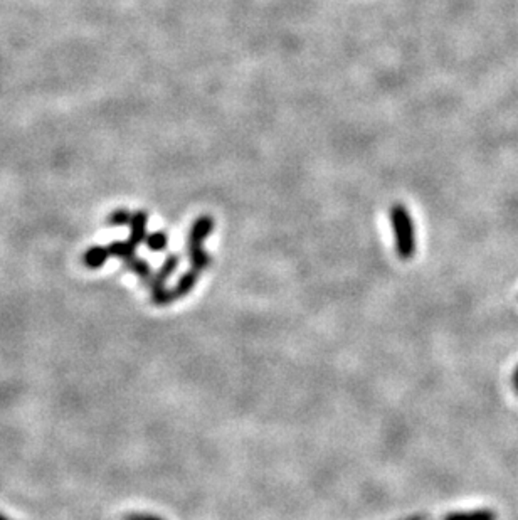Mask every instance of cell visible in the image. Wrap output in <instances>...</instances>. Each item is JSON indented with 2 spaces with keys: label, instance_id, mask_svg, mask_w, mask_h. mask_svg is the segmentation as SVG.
<instances>
[{
  "label": "cell",
  "instance_id": "cell-2",
  "mask_svg": "<svg viewBox=\"0 0 518 520\" xmlns=\"http://www.w3.org/2000/svg\"><path fill=\"white\" fill-rule=\"evenodd\" d=\"M214 231V219L210 216H200L193 221L191 233H189V259L192 270L202 271L210 265V256L204 249V241Z\"/></svg>",
  "mask_w": 518,
  "mask_h": 520
},
{
  "label": "cell",
  "instance_id": "cell-5",
  "mask_svg": "<svg viewBox=\"0 0 518 520\" xmlns=\"http://www.w3.org/2000/svg\"><path fill=\"white\" fill-rule=\"evenodd\" d=\"M146 221H149V216H146L145 211L133 212L132 222H130V241H132L135 246L145 242L146 236H149V234H146Z\"/></svg>",
  "mask_w": 518,
  "mask_h": 520
},
{
  "label": "cell",
  "instance_id": "cell-3",
  "mask_svg": "<svg viewBox=\"0 0 518 520\" xmlns=\"http://www.w3.org/2000/svg\"><path fill=\"white\" fill-rule=\"evenodd\" d=\"M199 273L200 271L197 270H189L180 276V280L177 282L174 288L168 290L167 287L163 288H157V290H151V301L158 307H163V305H170L174 303L175 300L184 299L191 293L193 288H196L197 282H199Z\"/></svg>",
  "mask_w": 518,
  "mask_h": 520
},
{
  "label": "cell",
  "instance_id": "cell-8",
  "mask_svg": "<svg viewBox=\"0 0 518 520\" xmlns=\"http://www.w3.org/2000/svg\"><path fill=\"white\" fill-rule=\"evenodd\" d=\"M135 246L132 241H115L111 242V245L108 246V251H109V256H113V258H118L121 259V261H128V259L135 258Z\"/></svg>",
  "mask_w": 518,
  "mask_h": 520
},
{
  "label": "cell",
  "instance_id": "cell-4",
  "mask_svg": "<svg viewBox=\"0 0 518 520\" xmlns=\"http://www.w3.org/2000/svg\"><path fill=\"white\" fill-rule=\"evenodd\" d=\"M177 266H179V256L168 254L165 258V261H163L162 266H160V270L149 280L151 290H157V288L165 287L168 276L174 273V271L177 270Z\"/></svg>",
  "mask_w": 518,
  "mask_h": 520
},
{
  "label": "cell",
  "instance_id": "cell-9",
  "mask_svg": "<svg viewBox=\"0 0 518 520\" xmlns=\"http://www.w3.org/2000/svg\"><path fill=\"white\" fill-rule=\"evenodd\" d=\"M125 266H126V270L132 271V273L137 275L140 280H150L151 278V276H150V273H151L150 265L145 261V259H140V258H137V256H135V258L128 259V261H125Z\"/></svg>",
  "mask_w": 518,
  "mask_h": 520
},
{
  "label": "cell",
  "instance_id": "cell-10",
  "mask_svg": "<svg viewBox=\"0 0 518 520\" xmlns=\"http://www.w3.org/2000/svg\"><path fill=\"white\" fill-rule=\"evenodd\" d=\"M145 245L149 249L155 251V253H160V251L167 249L168 246V236L163 231H155V233H151L146 236L145 239Z\"/></svg>",
  "mask_w": 518,
  "mask_h": 520
},
{
  "label": "cell",
  "instance_id": "cell-12",
  "mask_svg": "<svg viewBox=\"0 0 518 520\" xmlns=\"http://www.w3.org/2000/svg\"><path fill=\"white\" fill-rule=\"evenodd\" d=\"M123 520H163L158 515H151V514H130L126 515Z\"/></svg>",
  "mask_w": 518,
  "mask_h": 520
},
{
  "label": "cell",
  "instance_id": "cell-14",
  "mask_svg": "<svg viewBox=\"0 0 518 520\" xmlns=\"http://www.w3.org/2000/svg\"><path fill=\"white\" fill-rule=\"evenodd\" d=\"M0 520H12V519H8V517H6V515H4V514H0Z\"/></svg>",
  "mask_w": 518,
  "mask_h": 520
},
{
  "label": "cell",
  "instance_id": "cell-1",
  "mask_svg": "<svg viewBox=\"0 0 518 520\" xmlns=\"http://www.w3.org/2000/svg\"><path fill=\"white\" fill-rule=\"evenodd\" d=\"M389 216L395 238V251H397L399 258L404 261L412 259L416 253V233L409 211H407L406 205L394 204L390 207Z\"/></svg>",
  "mask_w": 518,
  "mask_h": 520
},
{
  "label": "cell",
  "instance_id": "cell-13",
  "mask_svg": "<svg viewBox=\"0 0 518 520\" xmlns=\"http://www.w3.org/2000/svg\"><path fill=\"white\" fill-rule=\"evenodd\" d=\"M513 385H515V389H517V391H518V366H517V369H515V371H513Z\"/></svg>",
  "mask_w": 518,
  "mask_h": 520
},
{
  "label": "cell",
  "instance_id": "cell-6",
  "mask_svg": "<svg viewBox=\"0 0 518 520\" xmlns=\"http://www.w3.org/2000/svg\"><path fill=\"white\" fill-rule=\"evenodd\" d=\"M108 258H109L108 247L93 246L83 254V263L84 266L90 268V270H98V268H101L107 263Z\"/></svg>",
  "mask_w": 518,
  "mask_h": 520
},
{
  "label": "cell",
  "instance_id": "cell-7",
  "mask_svg": "<svg viewBox=\"0 0 518 520\" xmlns=\"http://www.w3.org/2000/svg\"><path fill=\"white\" fill-rule=\"evenodd\" d=\"M444 520H496V514L490 509H478L470 512H453Z\"/></svg>",
  "mask_w": 518,
  "mask_h": 520
},
{
  "label": "cell",
  "instance_id": "cell-11",
  "mask_svg": "<svg viewBox=\"0 0 518 520\" xmlns=\"http://www.w3.org/2000/svg\"><path fill=\"white\" fill-rule=\"evenodd\" d=\"M132 216L133 214H130V211H126V209H116V211L109 214L107 222L111 228H121V226H128L132 222Z\"/></svg>",
  "mask_w": 518,
  "mask_h": 520
}]
</instances>
